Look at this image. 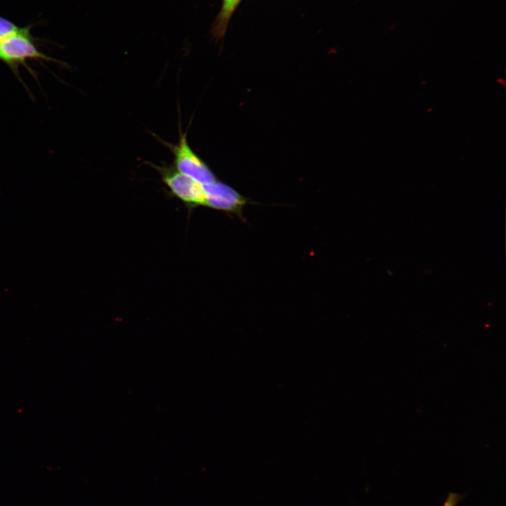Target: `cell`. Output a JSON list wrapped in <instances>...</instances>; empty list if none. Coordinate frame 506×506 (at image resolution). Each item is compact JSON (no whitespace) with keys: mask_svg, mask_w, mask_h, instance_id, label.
Wrapping results in <instances>:
<instances>
[{"mask_svg":"<svg viewBox=\"0 0 506 506\" xmlns=\"http://www.w3.org/2000/svg\"><path fill=\"white\" fill-rule=\"evenodd\" d=\"M162 142L172 152L174 157L173 165L179 171L202 184L217 180L206 162L190 148L186 133H182L181 129H179V141L177 143L171 144L164 141Z\"/></svg>","mask_w":506,"mask_h":506,"instance_id":"cell-3","label":"cell"},{"mask_svg":"<svg viewBox=\"0 0 506 506\" xmlns=\"http://www.w3.org/2000/svg\"><path fill=\"white\" fill-rule=\"evenodd\" d=\"M465 498V494L450 492L448 493L442 506H458L459 502Z\"/></svg>","mask_w":506,"mask_h":506,"instance_id":"cell-6","label":"cell"},{"mask_svg":"<svg viewBox=\"0 0 506 506\" xmlns=\"http://www.w3.org/2000/svg\"><path fill=\"white\" fill-rule=\"evenodd\" d=\"M150 165L159 172L171 195L183 202L188 209L205 206L202 183L179 171L173 164L159 166L150 163Z\"/></svg>","mask_w":506,"mask_h":506,"instance_id":"cell-2","label":"cell"},{"mask_svg":"<svg viewBox=\"0 0 506 506\" xmlns=\"http://www.w3.org/2000/svg\"><path fill=\"white\" fill-rule=\"evenodd\" d=\"M0 60L6 63L12 71L18 76V68L20 64L27 68V60H39L57 62L41 52L30 33V27H23L16 33L0 41ZM58 63V62H57ZM29 70H30L28 68Z\"/></svg>","mask_w":506,"mask_h":506,"instance_id":"cell-1","label":"cell"},{"mask_svg":"<svg viewBox=\"0 0 506 506\" xmlns=\"http://www.w3.org/2000/svg\"><path fill=\"white\" fill-rule=\"evenodd\" d=\"M20 28L12 21L0 15V41L16 33Z\"/></svg>","mask_w":506,"mask_h":506,"instance_id":"cell-5","label":"cell"},{"mask_svg":"<svg viewBox=\"0 0 506 506\" xmlns=\"http://www.w3.org/2000/svg\"><path fill=\"white\" fill-rule=\"evenodd\" d=\"M205 206L209 208L237 214L242 218V211L248 200L226 183L215 181L202 184Z\"/></svg>","mask_w":506,"mask_h":506,"instance_id":"cell-4","label":"cell"}]
</instances>
